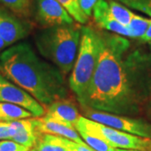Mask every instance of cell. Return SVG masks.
Masks as SVG:
<instances>
[{
  "mask_svg": "<svg viewBox=\"0 0 151 151\" xmlns=\"http://www.w3.org/2000/svg\"><path fill=\"white\" fill-rule=\"evenodd\" d=\"M35 151H76L70 145V140L55 135L38 134L35 144Z\"/></svg>",
  "mask_w": 151,
  "mask_h": 151,
  "instance_id": "obj_14",
  "label": "cell"
},
{
  "mask_svg": "<svg viewBox=\"0 0 151 151\" xmlns=\"http://www.w3.org/2000/svg\"><path fill=\"white\" fill-rule=\"evenodd\" d=\"M124 4L151 17V0H121Z\"/></svg>",
  "mask_w": 151,
  "mask_h": 151,
  "instance_id": "obj_21",
  "label": "cell"
},
{
  "mask_svg": "<svg viewBox=\"0 0 151 151\" xmlns=\"http://www.w3.org/2000/svg\"><path fill=\"white\" fill-rule=\"evenodd\" d=\"M70 145L72 146V148L75 150L76 151H95L93 150L92 149H91L88 145H80L75 143L73 141L70 140Z\"/></svg>",
  "mask_w": 151,
  "mask_h": 151,
  "instance_id": "obj_25",
  "label": "cell"
},
{
  "mask_svg": "<svg viewBox=\"0 0 151 151\" xmlns=\"http://www.w3.org/2000/svg\"><path fill=\"white\" fill-rule=\"evenodd\" d=\"M0 71L42 105L67 96L61 71L40 59L27 43L14 45L0 54Z\"/></svg>",
  "mask_w": 151,
  "mask_h": 151,
  "instance_id": "obj_2",
  "label": "cell"
},
{
  "mask_svg": "<svg viewBox=\"0 0 151 151\" xmlns=\"http://www.w3.org/2000/svg\"><path fill=\"white\" fill-rule=\"evenodd\" d=\"M80 9L83 12V14L86 17H90L92 15L93 9L95 6L101 1V0H77Z\"/></svg>",
  "mask_w": 151,
  "mask_h": 151,
  "instance_id": "obj_24",
  "label": "cell"
},
{
  "mask_svg": "<svg viewBox=\"0 0 151 151\" xmlns=\"http://www.w3.org/2000/svg\"><path fill=\"white\" fill-rule=\"evenodd\" d=\"M62 100L50 104L45 116L61 124L74 127L76 122L80 118L78 111L73 104Z\"/></svg>",
  "mask_w": 151,
  "mask_h": 151,
  "instance_id": "obj_12",
  "label": "cell"
},
{
  "mask_svg": "<svg viewBox=\"0 0 151 151\" xmlns=\"http://www.w3.org/2000/svg\"><path fill=\"white\" fill-rule=\"evenodd\" d=\"M75 124L81 125L92 134L103 139L113 148L151 151V139L149 138H143L115 129L82 116H80Z\"/></svg>",
  "mask_w": 151,
  "mask_h": 151,
  "instance_id": "obj_5",
  "label": "cell"
},
{
  "mask_svg": "<svg viewBox=\"0 0 151 151\" xmlns=\"http://www.w3.org/2000/svg\"><path fill=\"white\" fill-rule=\"evenodd\" d=\"M15 134V129L11 122H0V140H11Z\"/></svg>",
  "mask_w": 151,
  "mask_h": 151,
  "instance_id": "obj_22",
  "label": "cell"
},
{
  "mask_svg": "<svg viewBox=\"0 0 151 151\" xmlns=\"http://www.w3.org/2000/svg\"><path fill=\"white\" fill-rule=\"evenodd\" d=\"M81 35V28L74 24L47 28L38 36V49L63 75H67L75 64Z\"/></svg>",
  "mask_w": 151,
  "mask_h": 151,
  "instance_id": "obj_3",
  "label": "cell"
},
{
  "mask_svg": "<svg viewBox=\"0 0 151 151\" xmlns=\"http://www.w3.org/2000/svg\"><path fill=\"white\" fill-rule=\"evenodd\" d=\"M24 146L18 144L13 140H2L0 141V151H29Z\"/></svg>",
  "mask_w": 151,
  "mask_h": 151,
  "instance_id": "obj_23",
  "label": "cell"
},
{
  "mask_svg": "<svg viewBox=\"0 0 151 151\" xmlns=\"http://www.w3.org/2000/svg\"><path fill=\"white\" fill-rule=\"evenodd\" d=\"M61 5L65 8L68 13L72 16L74 20L80 24H86L88 20V17H86L80 9L77 0H57Z\"/></svg>",
  "mask_w": 151,
  "mask_h": 151,
  "instance_id": "obj_20",
  "label": "cell"
},
{
  "mask_svg": "<svg viewBox=\"0 0 151 151\" xmlns=\"http://www.w3.org/2000/svg\"><path fill=\"white\" fill-rule=\"evenodd\" d=\"M108 5H109V10L113 18L125 26H129L131 19L134 14L132 11H130L128 8L113 0L108 2Z\"/></svg>",
  "mask_w": 151,
  "mask_h": 151,
  "instance_id": "obj_18",
  "label": "cell"
},
{
  "mask_svg": "<svg viewBox=\"0 0 151 151\" xmlns=\"http://www.w3.org/2000/svg\"><path fill=\"white\" fill-rule=\"evenodd\" d=\"M32 121L35 132L38 134H46L60 136L65 138L67 139H70L77 144L87 145L82 140L81 136L77 133V131L74 127H70L64 124H61L55 120L49 119L45 116L32 119Z\"/></svg>",
  "mask_w": 151,
  "mask_h": 151,
  "instance_id": "obj_10",
  "label": "cell"
},
{
  "mask_svg": "<svg viewBox=\"0 0 151 151\" xmlns=\"http://www.w3.org/2000/svg\"><path fill=\"white\" fill-rule=\"evenodd\" d=\"M36 19L48 28L74 24V19L57 0H37Z\"/></svg>",
  "mask_w": 151,
  "mask_h": 151,
  "instance_id": "obj_8",
  "label": "cell"
},
{
  "mask_svg": "<svg viewBox=\"0 0 151 151\" xmlns=\"http://www.w3.org/2000/svg\"><path fill=\"white\" fill-rule=\"evenodd\" d=\"M74 128L77 131V133L81 136L82 140L86 143L91 149L95 151H117L118 149L113 148L108 144L103 139L99 138L97 135L93 134L88 130L81 127V125L75 124Z\"/></svg>",
  "mask_w": 151,
  "mask_h": 151,
  "instance_id": "obj_15",
  "label": "cell"
},
{
  "mask_svg": "<svg viewBox=\"0 0 151 151\" xmlns=\"http://www.w3.org/2000/svg\"><path fill=\"white\" fill-rule=\"evenodd\" d=\"M100 55V32L81 27L78 54L69 78V86L80 102L92 82Z\"/></svg>",
  "mask_w": 151,
  "mask_h": 151,
  "instance_id": "obj_4",
  "label": "cell"
},
{
  "mask_svg": "<svg viewBox=\"0 0 151 151\" xmlns=\"http://www.w3.org/2000/svg\"><path fill=\"white\" fill-rule=\"evenodd\" d=\"M29 151H35V150H29Z\"/></svg>",
  "mask_w": 151,
  "mask_h": 151,
  "instance_id": "obj_29",
  "label": "cell"
},
{
  "mask_svg": "<svg viewBox=\"0 0 151 151\" xmlns=\"http://www.w3.org/2000/svg\"><path fill=\"white\" fill-rule=\"evenodd\" d=\"M119 1H121V0H119Z\"/></svg>",
  "mask_w": 151,
  "mask_h": 151,
  "instance_id": "obj_30",
  "label": "cell"
},
{
  "mask_svg": "<svg viewBox=\"0 0 151 151\" xmlns=\"http://www.w3.org/2000/svg\"><path fill=\"white\" fill-rule=\"evenodd\" d=\"M11 123L15 129V134L11 140L14 141L28 149L34 147L37 139V133L35 129L32 119H19Z\"/></svg>",
  "mask_w": 151,
  "mask_h": 151,
  "instance_id": "obj_13",
  "label": "cell"
},
{
  "mask_svg": "<svg viewBox=\"0 0 151 151\" xmlns=\"http://www.w3.org/2000/svg\"><path fill=\"white\" fill-rule=\"evenodd\" d=\"M33 115L26 109L7 103H0V122L9 123L19 119H28Z\"/></svg>",
  "mask_w": 151,
  "mask_h": 151,
  "instance_id": "obj_16",
  "label": "cell"
},
{
  "mask_svg": "<svg viewBox=\"0 0 151 151\" xmlns=\"http://www.w3.org/2000/svg\"><path fill=\"white\" fill-rule=\"evenodd\" d=\"M0 103H11L26 109L35 118L45 115L43 105L35 100L26 91L9 81L0 73Z\"/></svg>",
  "mask_w": 151,
  "mask_h": 151,
  "instance_id": "obj_7",
  "label": "cell"
},
{
  "mask_svg": "<svg viewBox=\"0 0 151 151\" xmlns=\"http://www.w3.org/2000/svg\"><path fill=\"white\" fill-rule=\"evenodd\" d=\"M93 17L97 25L108 31L116 33L119 35L134 37V33L129 26H125L117 21L109 10L108 2L101 0L93 9Z\"/></svg>",
  "mask_w": 151,
  "mask_h": 151,
  "instance_id": "obj_11",
  "label": "cell"
},
{
  "mask_svg": "<svg viewBox=\"0 0 151 151\" xmlns=\"http://www.w3.org/2000/svg\"><path fill=\"white\" fill-rule=\"evenodd\" d=\"M129 42L124 37L100 33V55L92 82L79 103L83 108L124 114L133 108L134 98L124 53Z\"/></svg>",
  "mask_w": 151,
  "mask_h": 151,
  "instance_id": "obj_1",
  "label": "cell"
},
{
  "mask_svg": "<svg viewBox=\"0 0 151 151\" xmlns=\"http://www.w3.org/2000/svg\"><path fill=\"white\" fill-rule=\"evenodd\" d=\"M29 26L8 11L0 8V36L7 46L26 37Z\"/></svg>",
  "mask_w": 151,
  "mask_h": 151,
  "instance_id": "obj_9",
  "label": "cell"
},
{
  "mask_svg": "<svg viewBox=\"0 0 151 151\" xmlns=\"http://www.w3.org/2000/svg\"><path fill=\"white\" fill-rule=\"evenodd\" d=\"M139 40H140L141 41H143V42H151V23L150 27H149V29H147V31L145 34V35L141 39H139Z\"/></svg>",
  "mask_w": 151,
  "mask_h": 151,
  "instance_id": "obj_26",
  "label": "cell"
},
{
  "mask_svg": "<svg viewBox=\"0 0 151 151\" xmlns=\"http://www.w3.org/2000/svg\"><path fill=\"white\" fill-rule=\"evenodd\" d=\"M5 47H7L5 42L3 40V39H2L1 36H0V51H1V50H2L4 48H5Z\"/></svg>",
  "mask_w": 151,
  "mask_h": 151,
  "instance_id": "obj_27",
  "label": "cell"
},
{
  "mask_svg": "<svg viewBox=\"0 0 151 151\" xmlns=\"http://www.w3.org/2000/svg\"><path fill=\"white\" fill-rule=\"evenodd\" d=\"M117 151H142V150H122V149H118Z\"/></svg>",
  "mask_w": 151,
  "mask_h": 151,
  "instance_id": "obj_28",
  "label": "cell"
},
{
  "mask_svg": "<svg viewBox=\"0 0 151 151\" xmlns=\"http://www.w3.org/2000/svg\"><path fill=\"white\" fill-rule=\"evenodd\" d=\"M150 23L151 19H146L134 14L131 19L129 27L134 33V37L141 39L150 27Z\"/></svg>",
  "mask_w": 151,
  "mask_h": 151,
  "instance_id": "obj_19",
  "label": "cell"
},
{
  "mask_svg": "<svg viewBox=\"0 0 151 151\" xmlns=\"http://www.w3.org/2000/svg\"><path fill=\"white\" fill-rule=\"evenodd\" d=\"M0 4L6 7L19 16L27 18L31 15V0H0Z\"/></svg>",
  "mask_w": 151,
  "mask_h": 151,
  "instance_id": "obj_17",
  "label": "cell"
},
{
  "mask_svg": "<svg viewBox=\"0 0 151 151\" xmlns=\"http://www.w3.org/2000/svg\"><path fill=\"white\" fill-rule=\"evenodd\" d=\"M87 119L115 129L143 138L151 139V125L140 119H134L118 114L88 109L85 113Z\"/></svg>",
  "mask_w": 151,
  "mask_h": 151,
  "instance_id": "obj_6",
  "label": "cell"
}]
</instances>
